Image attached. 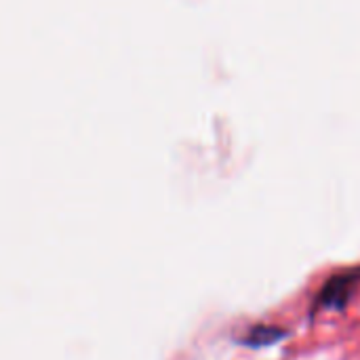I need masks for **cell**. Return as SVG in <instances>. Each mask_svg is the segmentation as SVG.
Listing matches in <instances>:
<instances>
[{
  "label": "cell",
  "mask_w": 360,
  "mask_h": 360,
  "mask_svg": "<svg viewBox=\"0 0 360 360\" xmlns=\"http://www.w3.org/2000/svg\"><path fill=\"white\" fill-rule=\"evenodd\" d=\"M283 338H285V333L278 331L276 327H255L245 338V344H249V346H268V344H274V342H278Z\"/></svg>",
  "instance_id": "6da1fadb"
}]
</instances>
